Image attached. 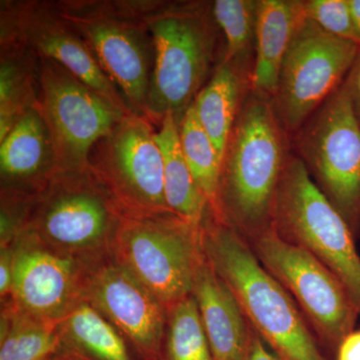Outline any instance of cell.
<instances>
[{"label":"cell","mask_w":360,"mask_h":360,"mask_svg":"<svg viewBox=\"0 0 360 360\" xmlns=\"http://www.w3.org/2000/svg\"><path fill=\"white\" fill-rule=\"evenodd\" d=\"M248 360H279L252 329Z\"/></svg>","instance_id":"obj_31"},{"label":"cell","mask_w":360,"mask_h":360,"mask_svg":"<svg viewBox=\"0 0 360 360\" xmlns=\"http://www.w3.org/2000/svg\"><path fill=\"white\" fill-rule=\"evenodd\" d=\"M335 360H360V330L345 336L335 352Z\"/></svg>","instance_id":"obj_30"},{"label":"cell","mask_w":360,"mask_h":360,"mask_svg":"<svg viewBox=\"0 0 360 360\" xmlns=\"http://www.w3.org/2000/svg\"><path fill=\"white\" fill-rule=\"evenodd\" d=\"M200 245L250 328L279 360H328L288 291L262 266L248 241L210 210L200 226Z\"/></svg>","instance_id":"obj_3"},{"label":"cell","mask_w":360,"mask_h":360,"mask_svg":"<svg viewBox=\"0 0 360 360\" xmlns=\"http://www.w3.org/2000/svg\"><path fill=\"white\" fill-rule=\"evenodd\" d=\"M355 32L360 40V0H348Z\"/></svg>","instance_id":"obj_32"},{"label":"cell","mask_w":360,"mask_h":360,"mask_svg":"<svg viewBox=\"0 0 360 360\" xmlns=\"http://www.w3.org/2000/svg\"><path fill=\"white\" fill-rule=\"evenodd\" d=\"M58 323L42 321L13 302L1 304L0 360H39L53 352Z\"/></svg>","instance_id":"obj_23"},{"label":"cell","mask_w":360,"mask_h":360,"mask_svg":"<svg viewBox=\"0 0 360 360\" xmlns=\"http://www.w3.org/2000/svg\"><path fill=\"white\" fill-rule=\"evenodd\" d=\"M58 172L49 129L32 108L0 141V193L39 195Z\"/></svg>","instance_id":"obj_16"},{"label":"cell","mask_w":360,"mask_h":360,"mask_svg":"<svg viewBox=\"0 0 360 360\" xmlns=\"http://www.w3.org/2000/svg\"><path fill=\"white\" fill-rule=\"evenodd\" d=\"M291 153L290 136L270 99L251 92L222 156L212 217L246 240L270 229L274 198Z\"/></svg>","instance_id":"obj_1"},{"label":"cell","mask_w":360,"mask_h":360,"mask_svg":"<svg viewBox=\"0 0 360 360\" xmlns=\"http://www.w3.org/2000/svg\"><path fill=\"white\" fill-rule=\"evenodd\" d=\"M0 141L39 108V58L21 42L0 45Z\"/></svg>","instance_id":"obj_21"},{"label":"cell","mask_w":360,"mask_h":360,"mask_svg":"<svg viewBox=\"0 0 360 360\" xmlns=\"http://www.w3.org/2000/svg\"><path fill=\"white\" fill-rule=\"evenodd\" d=\"M158 127L155 139L162 155L167 206L174 214L200 229L210 207L182 153L179 124L174 116L167 115Z\"/></svg>","instance_id":"obj_22"},{"label":"cell","mask_w":360,"mask_h":360,"mask_svg":"<svg viewBox=\"0 0 360 360\" xmlns=\"http://www.w3.org/2000/svg\"><path fill=\"white\" fill-rule=\"evenodd\" d=\"M343 86L347 90L352 112L360 129V49L354 65L343 82Z\"/></svg>","instance_id":"obj_29"},{"label":"cell","mask_w":360,"mask_h":360,"mask_svg":"<svg viewBox=\"0 0 360 360\" xmlns=\"http://www.w3.org/2000/svg\"><path fill=\"white\" fill-rule=\"evenodd\" d=\"M84 300L141 360H161L167 310L111 253L87 264Z\"/></svg>","instance_id":"obj_14"},{"label":"cell","mask_w":360,"mask_h":360,"mask_svg":"<svg viewBox=\"0 0 360 360\" xmlns=\"http://www.w3.org/2000/svg\"><path fill=\"white\" fill-rule=\"evenodd\" d=\"M39 360H49V356L44 357V359H40Z\"/></svg>","instance_id":"obj_33"},{"label":"cell","mask_w":360,"mask_h":360,"mask_svg":"<svg viewBox=\"0 0 360 360\" xmlns=\"http://www.w3.org/2000/svg\"><path fill=\"white\" fill-rule=\"evenodd\" d=\"M11 245L13 279L9 302L53 323L84 302L86 262L49 250L27 231L18 234Z\"/></svg>","instance_id":"obj_15"},{"label":"cell","mask_w":360,"mask_h":360,"mask_svg":"<svg viewBox=\"0 0 360 360\" xmlns=\"http://www.w3.org/2000/svg\"><path fill=\"white\" fill-rule=\"evenodd\" d=\"M304 14L324 32L360 46L348 0H303Z\"/></svg>","instance_id":"obj_27"},{"label":"cell","mask_w":360,"mask_h":360,"mask_svg":"<svg viewBox=\"0 0 360 360\" xmlns=\"http://www.w3.org/2000/svg\"><path fill=\"white\" fill-rule=\"evenodd\" d=\"M153 125L134 113L125 115L90 153V170L124 217L174 213L165 200L162 155Z\"/></svg>","instance_id":"obj_10"},{"label":"cell","mask_w":360,"mask_h":360,"mask_svg":"<svg viewBox=\"0 0 360 360\" xmlns=\"http://www.w3.org/2000/svg\"><path fill=\"white\" fill-rule=\"evenodd\" d=\"M123 219L91 170H68L34 198L23 231L49 250L89 264L110 255Z\"/></svg>","instance_id":"obj_5"},{"label":"cell","mask_w":360,"mask_h":360,"mask_svg":"<svg viewBox=\"0 0 360 360\" xmlns=\"http://www.w3.org/2000/svg\"><path fill=\"white\" fill-rule=\"evenodd\" d=\"M259 0H215L212 13L225 41L224 60L255 49Z\"/></svg>","instance_id":"obj_26"},{"label":"cell","mask_w":360,"mask_h":360,"mask_svg":"<svg viewBox=\"0 0 360 360\" xmlns=\"http://www.w3.org/2000/svg\"><path fill=\"white\" fill-rule=\"evenodd\" d=\"M360 46L324 32L305 16L284 56L270 99L290 139L347 78Z\"/></svg>","instance_id":"obj_11"},{"label":"cell","mask_w":360,"mask_h":360,"mask_svg":"<svg viewBox=\"0 0 360 360\" xmlns=\"http://www.w3.org/2000/svg\"><path fill=\"white\" fill-rule=\"evenodd\" d=\"M255 60V49L222 61L194 101L198 120L220 160L232 127L252 91Z\"/></svg>","instance_id":"obj_18"},{"label":"cell","mask_w":360,"mask_h":360,"mask_svg":"<svg viewBox=\"0 0 360 360\" xmlns=\"http://www.w3.org/2000/svg\"><path fill=\"white\" fill-rule=\"evenodd\" d=\"M49 360H135L127 341L86 302L58 323Z\"/></svg>","instance_id":"obj_20"},{"label":"cell","mask_w":360,"mask_h":360,"mask_svg":"<svg viewBox=\"0 0 360 360\" xmlns=\"http://www.w3.org/2000/svg\"><path fill=\"white\" fill-rule=\"evenodd\" d=\"M39 110L51 134L58 172L90 169L94 146L129 115L63 65L44 58H39Z\"/></svg>","instance_id":"obj_12"},{"label":"cell","mask_w":360,"mask_h":360,"mask_svg":"<svg viewBox=\"0 0 360 360\" xmlns=\"http://www.w3.org/2000/svg\"><path fill=\"white\" fill-rule=\"evenodd\" d=\"M111 255L168 310L191 295L194 274L202 257L200 229L174 213L124 217Z\"/></svg>","instance_id":"obj_8"},{"label":"cell","mask_w":360,"mask_h":360,"mask_svg":"<svg viewBox=\"0 0 360 360\" xmlns=\"http://www.w3.org/2000/svg\"><path fill=\"white\" fill-rule=\"evenodd\" d=\"M270 229L330 270L345 286L360 314L356 238L293 153L274 198Z\"/></svg>","instance_id":"obj_6"},{"label":"cell","mask_w":360,"mask_h":360,"mask_svg":"<svg viewBox=\"0 0 360 360\" xmlns=\"http://www.w3.org/2000/svg\"><path fill=\"white\" fill-rule=\"evenodd\" d=\"M304 18L303 0H259L252 94L269 99L274 96L284 56Z\"/></svg>","instance_id":"obj_19"},{"label":"cell","mask_w":360,"mask_h":360,"mask_svg":"<svg viewBox=\"0 0 360 360\" xmlns=\"http://www.w3.org/2000/svg\"><path fill=\"white\" fill-rule=\"evenodd\" d=\"M260 264L288 291L315 338L335 354L359 311L345 286L307 251L267 229L248 240Z\"/></svg>","instance_id":"obj_9"},{"label":"cell","mask_w":360,"mask_h":360,"mask_svg":"<svg viewBox=\"0 0 360 360\" xmlns=\"http://www.w3.org/2000/svg\"><path fill=\"white\" fill-rule=\"evenodd\" d=\"M13 245L0 246V297H1V304L11 300L13 279Z\"/></svg>","instance_id":"obj_28"},{"label":"cell","mask_w":360,"mask_h":360,"mask_svg":"<svg viewBox=\"0 0 360 360\" xmlns=\"http://www.w3.org/2000/svg\"><path fill=\"white\" fill-rule=\"evenodd\" d=\"M143 18L155 44L148 118L160 127L167 115L179 125L224 61L225 41L212 1L144 0Z\"/></svg>","instance_id":"obj_2"},{"label":"cell","mask_w":360,"mask_h":360,"mask_svg":"<svg viewBox=\"0 0 360 360\" xmlns=\"http://www.w3.org/2000/svg\"><path fill=\"white\" fill-rule=\"evenodd\" d=\"M319 191L360 238V129L343 84L290 139Z\"/></svg>","instance_id":"obj_7"},{"label":"cell","mask_w":360,"mask_h":360,"mask_svg":"<svg viewBox=\"0 0 360 360\" xmlns=\"http://www.w3.org/2000/svg\"><path fill=\"white\" fill-rule=\"evenodd\" d=\"M13 42H21L39 58L63 65L125 115L134 113L82 35L61 15L56 2L2 0L0 45Z\"/></svg>","instance_id":"obj_13"},{"label":"cell","mask_w":360,"mask_h":360,"mask_svg":"<svg viewBox=\"0 0 360 360\" xmlns=\"http://www.w3.org/2000/svg\"><path fill=\"white\" fill-rule=\"evenodd\" d=\"M54 2L89 45L132 112L148 118L155 52L143 18L144 0Z\"/></svg>","instance_id":"obj_4"},{"label":"cell","mask_w":360,"mask_h":360,"mask_svg":"<svg viewBox=\"0 0 360 360\" xmlns=\"http://www.w3.org/2000/svg\"><path fill=\"white\" fill-rule=\"evenodd\" d=\"M161 360H214L193 295L167 310Z\"/></svg>","instance_id":"obj_25"},{"label":"cell","mask_w":360,"mask_h":360,"mask_svg":"<svg viewBox=\"0 0 360 360\" xmlns=\"http://www.w3.org/2000/svg\"><path fill=\"white\" fill-rule=\"evenodd\" d=\"M182 153L194 180L212 210L219 188L220 160L210 135L203 129L194 105L187 110L179 125Z\"/></svg>","instance_id":"obj_24"},{"label":"cell","mask_w":360,"mask_h":360,"mask_svg":"<svg viewBox=\"0 0 360 360\" xmlns=\"http://www.w3.org/2000/svg\"><path fill=\"white\" fill-rule=\"evenodd\" d=\"M214 360H248L252 328L236 296L203 255L193 291Z\"/></svg>","instance_id":"obj_17"}]
</instances>
